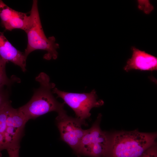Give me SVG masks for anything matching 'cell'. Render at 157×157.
Wrapping results in <instances>:
<instances>
[{"mask_svg":"<svg viewBox=\"0 0 157 157\" xmlns=\"http://www.w3.org/2000/svg\"><path fill=\"white\" fill-rule=\"evenodd\" d=\"M156 133L120 131L110 136L105 157H139L156 143Z\"/></svg>","mask_w":157,"mask_h":157,"instance_id":"cell-1","label":"cell"},{"mask_svg":"<svg viewBox=\"0 0 157 157\" xmlns=\"http://www.w3.org/2000/svg\"><path fill=\"white\" fill-rule=\"evenodd\" d=\"M40 86L34 91L30 100L18 109L28 121L52 111L58 113L65 110L64 104L59 103L53 95L55 84L50 82L49 76L42 72L35 78Z\"/></svg>","mask_w":157,"mask_h":157,"instance_id":"cell-2","label":"cell"},{"mask_svg":"<svg viewBox=\"0 0 157 157\" xmlns=\"http://www.w3.org/2000/svg\"><path fill=\"white\" fill-rule=\"evenodd\" d=\"M28 121L18 109L8 101L0 108V157L3 150L20 149Z\"/></svg>","mask_w":157,"mask_h":157,"instance_id":"cell-3","label":"cell"},{"mask_svg":"<svg viewBox=\"0 0 157 157\" xmlns=\"http://www.w3.org/2000/svg\"><path fill=\"white\" fill-rule=\"evenodd\" d=\"M30 21L25 31L28 42L24 54L26 57L31 52L37 50L46 51L44 58L47 60L56 59L58 56L57 49L59 44L56 42L55 37L47 38L42 28L38 11V1L33 0L30 12Z\"/></svg>","mask_w":157,"mask_h":157,"instance_id":"cell-4","label":"cell"},{"mask_svg":"<svg viewBox=\"0 0 157 157\" xmlns=\"http://www.w3.org/2000/svg\"><path fill=\"white\" fill-rule=\"evenodd\" d=\"M99 114L92 127L85 130L77 155L90 157H105L109 147L110 136L100 127Z\"/></svg>","mask_w":157,"mask_h":157,"instance_id":"cell-5","label":"cell"},{"mask_svg":"<svg viewBox=\"0 0 157 157\" xmlns=\"http://www.w3.org/2000/svg\"><path fill=\"white\" fill-rule=\"evenodd\" d=\"M52 90L53 93L56 94L57 97L62 99L73 110L76 118L84 122L86 119L90 117V112L92 108L100 106L104 104L102 100H97L94 90L90 93H82L65 92L56 88Z\"/></svg>","mask_w":157,"mask_h":157,"instance_id":"cell-6","label":"cell"},{"mask_svg":"<svg viewBox=\"0 0 157 157\" xmlns=\"http://www.w3.org/2000/svg\"><path fill=\"white\" fill-rule=\"evenodd\" d=\"M56 119L61 138L77 155L85 130L83 129L81 126L85 125V122L77 118L68 116L65 110L58 113Z\"/></svg>","mask_w":157,"mask_h":157,"instance_id":"cell-7","label":"cell"},{"mask_svg":"<svg viewBox=\"0 0 157 157\" xmlns=\"http://www.w3.org/2000/svg\"><path fill=\"white\" fill-rule=\"evenodd\" d=\"M0 18L5 29L12 31L19 29L24 31L30 21V16L10 8L0 0Z\"/></svg>","mask_w":157,"mask_h":157,"instance_id":"cell-8","label":"cell"},{"mask_svg":"<svg viewBox=\"0 0 157 157\" xmlns=\"http://www.w3.org/2000/svg\"><path fill=\"white\" fill-rule=\"evenodd\" d=\"M132 56L127 61L124 69L126 72L132 69L154 71L157 69V58L144 51L132 47Z\"/></svg>","mask_w":157,"mask_h":157,"instance_id":"cell-9","label":"cell"},{"mask_svg":"<svg viewBox=\"0 0 157 157\" xmlns=\"http://www.w3.org/2000/svg\"><path fill=\"white\" fill-rule=\"evenodd\" d=\"M0 57L7 62L10 61L20 67L22 71L26 70L27 57L24 53L17 49L0 32Z\"/></svg>","mask_w":157,"mask_h":157,"instance_id":"cell-10","label":"cell"},{"mask_svg":"<svg viewBox=\"0 0 157 157\" xmlns=\"http://www.w3.org/2000/svg\"><path fill=\"white\" fill-rule=\"evenodd\" d=\"M7 62L0 57V88L5 85L10 86L14 82H19L20 79L13 76L11 79L8 78L6 75L5 67Z\"/></svg>","mask_w":157,"mask_h":157,"instance_id":"cell-11","label":"cell"},{"mask_svg":"<svg viewBox=\"0 0 157 157\" xmlns=\"http://www.w3.org/2000/svg\"><path fill=\"white\" fill-rule=\"evenodd\" d=\"M139 157H157V148L156 143L148 148Z\"/></svg>","mask_w":157,"mask_h":157,"instance_id":"cell-12","label":"cell"},{"mask_svg":"<svg viewBox=\"0 0 157 157\" xmlns=\"http://www.w3.org/2000/svg\"><path fill=\"white\" fill-rule=\"evenodd\" d=\"M8 95L7 92L4 91L3 88H0V108L8 101Z\"/></svg>","mask_w":157,"mask_h":157,"instance_id":"cell-13","label":"cell"},{"mask_svg":"<svg viewBox=\"0 0 157 157\" xmlns=\"http://www.w3.org/2000/svg\"><path fill=\"white\" fill-rule=\"evenodd\" d=\"M19 149H12L7 151L8 157H19Z\"/></svg>","mask_w":157,"mask_h":157,"instance_id":"cell-14","label":"cell"}]
</instances>
